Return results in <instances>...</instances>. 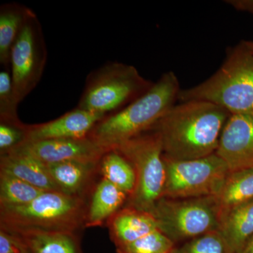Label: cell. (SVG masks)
Returning a JSON list of instances; mask_svg holds the SVG:
<instances>
[{
    "label": "cell",
    "mask_w": 253,
    "mask_h": 253,
    "mask_svg": "<svg viewBox=\"0 0 253 253\" xmlns=\"http://www.w3.org/2000/svg\"><path fill=\"white\" fill-rule=\"evenodd\" d=\"M113 244L122 247L158 230L157 222L151 212L125 206L107 222Z\"/></svg>",
    "instance_id": "obj_15"
},
{
    "label": "cell",
    "mask_w": 253,
    "mask_h": 253,
    "mask_svg": "<svg viewBox=\"0 0 253 253\" xmlns=\"http://www.w3.org/2000/svg\"><path fill=\"white\" fill-rule=\"evenodd\" d=\"M44 191L15 176L0 172V206L28 204Z\"/></svg>",
    "instance_id": "obj_22"
},
{
    "label": "cell",
    "mask_w": 253,
    "mask_h": 253,
    "mask_svg": "<svg viewBox=\"0 0 253 253\" xmlns=\"http://www.w3.org/2000/svg\"><path fill=\"white\" fill-rule=\"evenodd\" d=\"M173 253H234L219 230L211 231L175 248Z\"/></svg>",
    "instance_id": "obj_24"
},
{
    "label": "cell",
    "mask_w": 253,
    "mask_h": 253,
    "mask_svg": "<svg viewBox=\"0 0 253 253\" xmlns=\"http://www.w3.org/2000/svg\"><path fill=\"white\" fill-rule=\"evenodd\" d=\"M225 2L238 11L253 14V0H226Z\"/></svg>",
    "instance_id": "obj_28"
},
{
    "label": "cell",
    "mask_w": 253,
    "mask_h": 253,
    "mask_svg": "<svg viewBox=\"0 0 253 253\" xmlns=\"http://www.w3.org/2000/svg\"><path fill=\"white\" fill-rule=\"evenodd\" d=\"M129 196L112 183L101 178L88 200L84 227H97L104 224L126 206Z\"/></svg>",
    "instance_id": "obj_16"
},
{
    "label": "cell",
    "mask_w": 253,
    "mask_h": 253,
    "mask_svg": "<svg viewBox=\"0 0 253 253\" xmlns=\"http://www.w3.org/2000/svg\"><path fill=\"white\" fill-rule=\"evenodd\" d=\"M13 151L26 153L44 164L71 161L98 164L107 152L88 136L83 139L26 141Z\"/></svg>",
    "instance_id": "obj_10"
},
{
    "label": "cell",
    "mask_w": 253,
    "mask_h": 253,
    "mask_svg": "<svg viewBox=\"0 0 253 253\" xmlns=\"http://www.w3.org/2000/svg\"><path fill=\"white\" fill-rule=\"evenodd\" d=\"M99 165L71 161L46 166L51 179L61 192L89 199L96 184Z\"/></svg>",
    "instance_id": "obj_14"
},
{
    "label": "cell",
    "mask_w": 253,
    "mask_h": 253,
    "mask_svg": "<svg viewBox=\"0 0 253 253\" xmlns=\"http://www.w3.org/2000/svg\"><path fill=\"white\" fill-rule=\"evenodd\" d=\"M113 149L131 163L135 172V189L126 206L151 212L156 203L163 198L166 183V167L159 134L153 129Z\"/></svg>",
    "instance_id": "obj_6"
},
{
    "label": "cell",
    "mask_w": 253,
    "mask_h": 253,
    "mask_svg": "<svg viewBox=\"0 0 253 253\" xmlns=\"http://www.w3.org/2000/svg\"><path fill=\"white\" fill-rule=\"evenodd\" d=\"M245 42H246V44H247L250 49L253 51V41H245Z\"/></svg>",
    "instance_id": "obj_30"
},
{
    "label": "cell",
    "mask_w": 253,
    "mask_h": 253,
    "mask_svg": "<svg viewBox=\"0 0 253 253\" xmlns=\"http://www.w3.org/2000/svg\"><path fill=\"white\" fill-rule=\"evenodd\" d=\"M221 214L253 199V168L230 172L216 196Z\"/></svg>",
    "instance_id": "obj_20"
},
{
    "label": "cell",
    "mask_w": 253,
    "mask_h": 253,
    "mask_svg": "<svg viewBox=\"0 0 253 253\" xmlns=\"http://www.w3.org/2000/svg\"><path fill=\"white\" fill-rule=\"evenodd\" d=\"M181 89L172 71L164 73L149 90L117 112L108 115L88 137L106 151L151 130L178 100Z\"/></svg>",
    "instance_id": "obj_2"
},
{
    "label": "cell",
    "mask_w": 253,
    "mask_h": 253,
    "mask_svg": "<svg viewBox=\"0 0 253 253\" xmlns=\"http://www.w3.org/2000/svg\"><path fill=\"white\" fill-rule=\"evenodd\" d=\"M151 213L158 229L175 244L218 230L220 223L216 196L186 199L163 197Z\"/></svg>",
    "instance_id": "obj_7"
},
{
    "label": "cell",
    "mask_w": 253,
    "mask_h": 253,
    "mask_svg": "<svg viewBox=\"0 0 253 253\" xmlns=\"http://www.w3.org/2000/svg\"><path fill=\"white\" fill-rule=\"evenodd\" d=\"M175 244L159 229L122 247L117 253H173Z\"/></svg>",
    "instance_id": "obj_23"
},
{
    "label": "cell",
    "mask_w": 253,
    "mask_h": 253,
    "mask_svg": "<svg viewBox=\"0 0 253 253\" xmlns=\"http://www.w3.org/2000/svg\"><path fill=\"white\" fill-rule=\"evenodd\" d=\"M99 174L130 197L136 186V174L131 163L112 149L105 153L99 165Z\"/></svg>",
    "instance_id": "obj_21"
},
{
    "label": "cell",
    "mask_w": 253,
    "mask_h": 253,
    "mask_svg": "<svg viewBox=\"0 0 253 253\" xmlns=\"http://www.w3.org/2000/svg\"><path fill=\"white\" fill-rule=\"evenodd\" d=\"M166 183L163 197L173 199L217 196L230 171L217 154L196 159L164 157Z\"/></svg>",
    "instance_id": "obj_8"
},
{
    "label": "cell",
    "mask_w": 253,
    "mask_h": 253,
    "mask_svg": "<svg viewBox=\"0 0 253 253\" xmlns=\"http://www.w3.org/2000/svg\"><path fill=\"white\" fill-rule=\"evenodd\" d=\"M0 229L16 238L23 253H84L79 232Z\"/></svg>",
    "instance_id": "obj_13"
},
{
    "label": "cell",
    "mask_w": 253,
    "mask_h": 253,
    "mask_svg": "<svg viewBox=\"0 0 253 253\" xmlns=\"http://www.w3.org/2000/svg\"><path fill=\"white\" fill-rule=\"evenodd\" d=\"M0 172L15 176L43 191H60L51 179L46 164L26 153L13 151L0 155Z\"/></svg>",
    "instance_id": "obj_17"
},
{
    "label": "cell",
    "mask_w": 253,
    "mask_h": 253,
    "mask_svg": "<svg viewBox=\"0 0 253 253\" xmlns=\"http://www.w3.org/2000/svg\"><path fill=\"white\" fill-rule=\"evenodd\" d=\"M104 117L97 113L76 108L54 121L28 125L26 141L87 137L91 129Z\"/></svg>",
    "instance_id": "obj_12"
},
{
    "label": "cell",
    "mask_w": 253,
    "mask_h": 253,
    "mask_svg": "<svg viewBox=\"0 0 253 253\" xmlns=\"http://www.w3.org/2000/svg\"><path fill=\"white\" fill-rule=\"evenodd\" d=\"M13 87L11 69L0 72V122L21 123L17 113L18 104Z\"/></svg>",
    "instance_id": "obj_25"
},
{
    "label": "cell",
    "mask_w": 253,
    "mask_h": 253,
    "mask_svg": "<svg viewBox=\"0 0 253 253\" xmlns=\"http://www.w3.org/2000/svg\"><path fill=\"white\" fill-rule=\"evenodd\" d=\"M219 232L234 253H241L253 236V199L221 214Z\"/></svg>",
    "instance_id": "obj_18"
},
{
    "label": "cell",
    "mask_w": 253,
    "mask_h": 253,
    "mask_svg": "<svg viewBox=\"0 0 253 253\" xmlns=\"http://www.w3.org/2000/svg\"><path fill=\"white\" fill-rule=\"evenodd\" d=\"M0 253H23L22 248L11 233L0 229Z\"/></svg>",
    "instance_id": "obj_27"
},
{
    "label": "cell",
    "mask_w": 253,
    "mask_h": 253,
    "mask_svg": "<svg viewBox=\"0 0 253 253\" xmlns=\"http://www.w3.org/2000/svg\"><path fill=\"white\" fill-rule=\"evenodd\" d=\"M231 113L204 101H188L172 106L154 129L162 141L163 156L176 161L215 154Z\"/></svg>",
    "instance_id": "obj_1"
},
{
    "label": "cell",
    "mask_w": 253,
    "mask_h": 253,
    "mask_svg": "<svg viewBox=\"0 0 253 253\" xmlns=\"http://www.w3.org/2000/svg\"><path fill=\"white\" fill-rule=\"evenodd\" d=\"M241 253H253V236L245 246Z\"/></svg>",
    "instance_id": "obj_29"
},
{
    "label": "cell",
    "mask_w": 253,
    "mask_h": 253,
    "mask_svg": "<svg viewBox=\"0 0 253 253\" xmlns=\"http://www.w3.org/2000/svg\"><path fill=\"white\" fill-rule=\"evenodd\" d=\"M180 102L204 101L231 114H253V51L244 42L229 49L225 61L201 84L181 89Z\"/></svg>",
    "instance_id": "obj_3"
},
{
    "label": "cell",
    "mask_w": 253,
    "mask_h": 253,
    "mask_svg": "<svg viewBox=\"0 0 253 253\" xmlns=\"http://www.w3.org/2000/svg\"><path fill=\"white\" fill-rule=\"evenodd\" d=\"M34 11L18 3H6L0 8V63L10 67L11 53L28 18Z\"/></svg>",
    "instance_id": "obj_19"
},
{
    "label": "cell",
    "mask_w": 253,
    "mask_h": 253,
    "mask_svg": "<svg viewBox=\"0 0 253 253\" xmlns=\"http://www.w3.org/2000/svg\"><path fill=\"white\" fill-rule=\"evenodd\" d=\"M216 154L230 172L253 168V114H231Z\"/></svg>",
    "instance_id": "obj_11"
},
{
    "label": "cell",
    "mask_w": 253,
    "mask_h": 253,
    "mask_svg": "<svg viewBox=\"0 0 253 253\" xmlns=\"http://www.w3.org/2000/svg\"><path fill=\"white\" fill-rule=\"evenodd\" d=\"M88 200L44 191L28 204L0 206V228L80 233L85 228Z\"/></svg>",
    "instance_id": "obj_4"
},
{
    "label": "cell",
    "mask_w": 253,
    "mask_h": 253,
    "mask_svg": "<svg viewBox=\"0 0 253 253\" xmlns=\"http://www.w3.org/2000/svg\"><path fill=\"white\" fill-rule=\"evenodd\" d=\"M46 56L42 28L34 13L25 24L11 53L10 68L18 102L38 85L44 72Z\"/></svg>",
    "instance_id": "obj_9"
},
{
    "label": "cell",
    "mask_w": 253,
    "mask_h": 253,
    "mask_svg": "<svg viewBox=\"0 0 253 253\" xmlns=\"http://www.w3.org/2000/svg\"><path fill=\"white\" fill-rule=\"evenodd\" d=\"M28 125L0 122V155L7 154L27 139Z\"/></svg>",
    "instance_id": "obj_26"
},
{
    "label": "cell",
    "mask_w": 253,
    "mask_h": 253,
    "mask_svg": "<svg viewBox=\"0 0 253 253\" xmlns=\"http://www.w3.org/2000/svg\"><path fill=\"white\" fill-rule=\"evenodd\" d=\"M153 84L131 65L109 63L86 78L77 108L106 116L126 107Z\"/></svg>",
    "instance_id": "obj_5"
}]
</instances>
